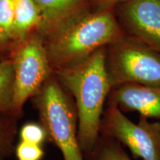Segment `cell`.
<instances>
[{
    "label": "cell",
    "instance_id": "obj_1",
    "mask_svg": "<svg viewBox=\"0 0 160 160\" xmlns=\"http://www.w3.org/2000/svg\"><path fill=\"white\" fill-rule=\"evenodd\" d=\"M73 98L78 117V139L84 155L95 147L108 97L112 88L106 50L102 48L83 62L53 72Z\"/></svg>",
    "mask_w": 160,
    "mask_h": 160
},
{
    "label": "cell",
    "instance_id": "obj_8",
    "mask_svg": "<svg viewBox=\"0 0 160 160\" xmlns=\"http://www.w3.org/2000/svg\"><path fill=\"white\" fill-rule=\"evenodd\" d=\"M106 103L115 104L122 112L134 111L160 121V85L123 84L112 88Z\"/></svg>",
    "mask_w": 160,
    "mask_h": 160
},
{
    "label": "cell",
    "instance_id": "obj_17",
    "mask_svg": "<svg viewBox=\"0 0 160 160\" xmlns=\"http://www.w3.org/2000/svg\"><path fill=\"white\" fill-rule=\"evenodd\" d=\"M129 0H96L97 10H112V8L117 5H122Z\"/></svg>",
    "mask_w": 160,
    "mask_h": 160
},
{
    "label": "cell",
    "instance_id": "obj_13",
    "mask_svg": "<svg viewBox=\"0 0 160 160\" xmlns=\"http://www.w3.org/2000/svg\"><path fill=\"white\" fill-rule=\"evenodd\" d=\"M14 69L11 58L0 60V113H11L13 106Z\"/></svg>",
    "mask_w": 160,
    "mask_h": 160
},
{
    "label": "cell",
    "instance_id": "obj_10",
    "mask_svg": "<svg viewBox=\"0 0 160 160\" xmlns=\"http://www.w3.org/2000/svg\"><path fill=\"white\" fill-rule=\"evenodd\" d=\"M41 12L33 0H13V42L18 45L31 36L33 30L40 28Z\"/></svg>",
    "mask_w": 160,
    "mask_h": 160
},
{
    "label": "cell",
    "instance_id": "obj_2",
    "mask_svg": "<svg viewBox=\"0 0 160 160\" xmlns=\"http://www.w3.org/2000/svg\"><path fill=\"white\" fill-rule=\"evenodd\" d=\"M124 37L112 10L84 11L50 33L45 48L54 72L82 62Z\"/></svg>",
    "mask_w": 160,
    "mask_h": 160
},
{
    "label": "cell",
    "instance_id": "obj_9",
    "mask_svg": "<svg viewBox=\"0 0 160 160\" xmlns=\"http://www.w3.org/2000/svg\"><path fill=\"white\" fill-rule=\"evenodd\" d=\"M41 12L39 31L49 35L69 19L85 11L88 0H33Z\"/></svg>",
    "mask_w": 160,
    "mask_h": 160
},
{
    "label": "cell",
    "instance_id": "obj_11",
    "mask_svg": "<svg viewBox=\"0 0 160 160\" xmlns=\"http://www.w3.org/2000/svg\"><path fill=\"white\" fill-rule=\"evenodd\" d=\"M84 156L85 160H132L119 142L102 135L95 147Z\"/></svg>",
    "mask_w": 160,
    "mask_h": 160
},
{
    "label": "cell",
    "instance_id": "obj_14",
    "mask_svg": "<svg viewBox=\"0 0 160 160\" xmlns=\"http://www.w3.org/2000/svg\"><path fill=\"white\" fill-rule=\"evenodd\" d=\"M13 0H0V51L13 42Z\"/></svg>",
    "mask_w": 160,
    "mask_h": 160
},
{
    "label": "cell",
    "instance_id": "obj_6",
    "mask_svg": "<svg viewBox=\"0 0 160 160\" xmlns=\"http://www.w3.org/2000/svg\"><path fill=\"white\" fill-rule=\"evenodd\" d=\"M100 135L117 140L130 150L133 157L160 160V121L151 122L140 116L135 123L115 104L106 103Z\"/></svg>",
    "mask_w": 160,
    "mask_h": 160
},
{
    "label": "cell",
    "instance_id": "obj_18",
    "mask_svg": "<svg viewBox=\"0 0 160 160\" xmlns=\"http://www.w3.org/2000/svg\"><path fill=\"white\" fill-rule=\"evenodd\" d=\"M0 60H1V59H0Z\"/></svg>",
    "mask_w": 160,
    "mask_h": 160
},
{
    "label": "cell",
    "instance_id": "obj_3",
    "mask_svg": "<svg viewBox=\"0 0 160 160\" xmlns=\"http://www.w3.org/2000/svg\"><path fill=\"white\" fill-rule=\"evenodd\" d=\"M39 122L48 142L57 146L63 160H85L78 139V117L75 102L54 73L33 97Z\"/></svg>",
    "mask_w": 160,
    "mask_h": 160
},
{
    "label": "cell",
    "instance_id": "obj_15",
    "mask_svg": "<svg viewBox=\"0 0 160 160\" xmlns=\"http://www.w3.org/2000/svg\"><path fill=\"white\" fill-rule=\"evenodd\" d=\"M19 141L42 145L48 142V135L41 123L27 122L22 126L19 131Z\"/></svg>",
    "mask_w": 160,
    "mask_h": 160
},
{
    "label": "cell",
    "instance_id": "obj_16",
    "mask_svg": "<svg viewBox=\"0 0 160 160\" xmlns=\"http://www.w3.org/2000/svg\"><path fill=\"white\" fill-rule=\"evenodd\" d=\"M14 153L17 160H42L45 156L42 145L22 141L15 146Z\"/></svg>",
    "mask_w": 160,
    "mask_h": 160
},
{
    "label": "cell",
    "instance_id": "obj_5",
    "mask_svg": "<svg viewBox=\"0 0 160 160\" xmlns=\"http://www.w3.org/2000/svg\"><path fill=\"white\" fill-rule=\"evenodd\" d=\"M14 86L11 113L22 118L26 102L33 98L53 73L42 40L31 35L11 55Z\"/></svg>",
    "mask_w": 160,
    "mask_h": 160
},
{
    "label": "cell",
    "instance_id": "obj_7",
    "mask_svg": "<svg viewBox=\"0 0 160 160\" xmlns=\"http://www.w3.org/2000/svg\"><path fill=\"white\" fill-rule=\"evenodd\" d=\"M119 14L128 37L160 53V0H129Z\"/></svg>",
    "mask_w": 160,
    "mask_h": 160
},
{
    "label": "cell",
    "instance_id": "obj_12",
    "mask_svg": "<svg viewBox=\"0 0 160 160\" xmlns=\"http://www.w3.org/2000/svg\"><path fill=\"white\" fill-rule=\"evenodd\" d=\"M20 119L11 113H0V160H5L14 152Z\"/></svg>",
    "mask_w": 160,
    "mask_h": 160
},
{
    "label": "cell",
    "instance_id": "obj_4",
    "mask_svg": "<svg viewBox=\"0 0 160 160\" xmlns=\"http://www.w3.org/2000/svg\"><path fill=\"white\" fill-rule=\"evenodd\" d=\"M110 46L106 68L112 87L128 83L160 85V53L125 36Z\"/></svg>",
    "mask_w": 160,
    "mask_h": 160
}]
</instances>
